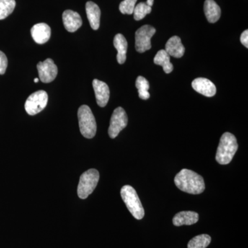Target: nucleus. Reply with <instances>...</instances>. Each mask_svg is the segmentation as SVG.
Listing matches in <instances>:
<instances>
[{
  "label": "nucleus",
  "instance_id": "1",
  "mask_svg": "<svg viewBox=\"0 0 248 248\" xmlns=\"http://www.w3.org/2000/svg\"><path fill=\"white\" fill-rule=\"evenodd\" d=\"M174 184L179 190L192 195H199L205 190L203 178L190 170L183 169L178 173Z\"/></svg>",
  "mask_w": 248,
  "mask_h": 248
},
{
  "label": "nucleus",
  "instance_id": "2",
  "mask_svg": "<svg viewBox=\"0 0 248 248\" xmlns=\"http://www.w3.org/2000/svg\"><path fill=\"white\" fill-rule=\"evenodd\" d=\"M237 150V140L234 135L230 133H225L222 135L217 148V162L221 165L230 164Z\"/></svg>",
  "mask_w": 248,
  "mask_h": 248
},
{
  "label": "nucleus",
  "instance_id": "3",
  "mask_svg": "<svg viewBox=\"0 0 248 248\" xmlns=\"http://www.w3.org/2000/svg\"><path fill=\"white\" fill-rule=\"evenodd\" d=\"M121 196L132 215L136 219H142L145 215L144 209L136 190L132 186H124L121 190Z\"/></svg>",
  "mask_w": 248,
  "mask_h": 248
},
{
  "label": "nucleus",
  "instance_id": "4",
  "mask_svg": "<svg viewBox=\"0 0 248 248\" xmlns=\"http://www.w3.org/2000/svg\"><path fill=\"white\" fill-rule=\"evenodd\" d=\"M78 116L81 135L87 139L94 138L97 132V124L90 107L81 106L78 110Z\"/></svg>",
  "mask_w": 248,
  "mask_h": 248
},
{
  "label": "nucleus",
  "instance_id": "5",
  "mask_svg": "<svg viewBox=\"0 0 248 248\" xmlns=\"http://www.w3.org/2000/svg\"><path fill=\"white\" fill-rule=\"evenodd\" d=\"M99 179V173L97 170L90 169L83 173L80 177L78 187V195L81 200H85L93 193L97 187Z\"/></svg>",
  "mask_w": 248,
  "mask_h": 248
},
{
  "label": "nucleus",
  "instance_id": "6",
  "mask_svg": "<svg viewBox=\"0 0 248 248\" xmlns=\"http://www.w3.org/2000/svg\"><path fill=\"white\" fill-rule=\"evenodd\" d=\"M48 94L44 91H39L31 94L25 102V110L29 115H35L45 108L48 103Z\"/></svg>",
  "mask_w": 248,
  "mask_h": 248
},
{
  "label": "nucleus",
  "instance_id": "7",
  "mask_svg": "<svg viewBox=\"0 0 248 248\" xmlns=\"http://www.w3.org/2000/svg\"><path fill=\"white\" fill-rule=\"evenodd\" d=\"M156 32V29L150 25H144L135 32V49L140 53L151 48V39Z\"/></svg>",
  "mask_w": 248,
  "mask_h": 248
},
{
  "label": "nucleus",
  "instance_id": "8",
  "mask_svg": "<svg viewBox=\"0 0 248 248\" xmlns=\"http://www.w3.org/2000/svg\"><path fill=\"white\" fill-rule=\"evenodd\" d=\"M128 116L123 108L118 107L114 110L111 117L108 135L110 138L115 139L128 124Z\"/></svg>",
  "mask_w": 248,
  "mask_h": 248
},
{
  "label": "nucleus",
  "instance_id": "9",
  "mask_svg": "<svg viewBox=\"0 0 248 248\" xmlns=\"http://www.w3.org/2000/svg\"><path fill=\"white\" fill-rule=\"evenodd\" d=\"M39 77L43 83L52 82L58 76V67L52 59H47L45 61L40 62L37 65Z\"/></svg>",
  "mask_w": 248,
  "mask_h": 248
},
{
  "label": "nucleus",
  "instance_id": "10",
  "mask_svg": "<svg viewBox=\"0 0 248 248\" xmlns=\"http://www.w3.org/2000/svg\"><path fill=\"white\" fill-rule=\"evenodd\" d=\"M93 86L98 105L100 107H105L110 98L108 86L104 81L95 79L93 80Z\"/></svg>",
  "mask_w": 248,
  "mask_h": 248
},
{
  "label": "nucleus",
  "instance_id": "11",
  "mask_svg": "<svg viewBox=\"0 0 248 248\" xmlns=\"http://www.w3.org/2000/svg\"><path fill=\"white\" fill-rule=\"evenodd\" d=\"M63 25L68 32H74L82 25L81 16L76 11L66 10L62 15Z\"/></svg>",
  "mask_w": 248,
  "mask_h": 248
},
{
  "label": "nucleus",
  "instance_id": "12",
  "mask_svg": "<svg viewBox=\"0 0 248 248\" xmlns=\"http://www.w3.org/2000/svg\"><path fill=\"white\" fill-rule=\"evenodd\" d=\"M192 86L195 91L205 97H211L215 95L217 89L215 85L206 78H197L192 82Z\"/></svg>",
  "mask_w": 248,
  "mask_h": 248
},
{
  "label": "nucleus",
  "instance_id": "13",
  "mask_svg": "<svg viewBox=\"0 0 248 248\" xmlns=\"http://www.w3.org/2000/svg\"><path fill=\"white\" fill-rule=\"evenodd\" d=\"M32 39L39 45H43L48 42L51 35V29L48 24L40 23L35 24L31 30Z\"/></svg>",
  "mask_w": 248,
  "mask_h": 248
},
{
  "label": "nucleus",
  "instance_id": "14",
  "mask_svg": "<svg viewBox=\"0 0 248 248\" xmlns=\"http://www.w3.org/2000/svg\"><path fill=\"white\" fill-rule=\"evenodd\" d=\"M86 11L91 28L93 30H97L100 26L101 11L99 6L93 1H88Z\"/></svg>",
  "mask_w": 248,
  "mask_h": 248
},
{
  "label": "nucleus",
  "instance_id": "15",
  "mask_svg": "<svg viewBox=\"0 0 248 248\" xmlns=\"http://www.w3.org/2000/svg\"><path fill=\"white\" fill-rule=\"evenodd\" d=\"M199 221L198 213L192 211H183L177 213L172 219L174 226H191Z\"/></svg>",
  "mask_w": 248,
  "mask_h": 248
},
{
  "label": "nucleus",
  "instance_id": "16",
  "mask_svg": "<svg viewBox=\"0 0 248 248\" xmlns=\"http://www.w3.org/2000/svg\"><path fill=\"white\" fill-rule=\"evenodd\" d=\"M165 50L169 53L170 56L181 58L185 53V47L182 45L181 39L177 36H174L168 41Z\"/></svg>",
  "mask_w": 248,
  "mask_h": 248
},
{
  "label": "nucleus",
  "instance_id": "17",
  "mask_svg": "<svg viewBox=\"0 0 248 248\" xmlns=\"http://www.w3.org/2000/svg\"><path fill=\"white\" fill-rule=\"evenodd\" d=\"M113 45L117 50V60L120 64H123L126 60L128 42L122 34H117L114 38Z\"/></svg>",
  "mask_w": 248,
  "mask_h": 248
},
{
  "label": "nucleus",
  "instance_id": "18",
  "mask_svg": "<svg viewBox=\"0 0 248 248\" xmlns=\"http://www.w3.org/2000/svg\"><path fill=\"white\" fill-rule=\"evenodd\" d=\"M204 13L210 23L217 22L221 17V9L214 0H205L204 3Z\"/></svg>",
  "mask_w": 248,
  "mask_h": 248
},
{
  "label": "nucleus",
  "instance_id": "19",
  "mask_svg": "<svg viewBox=\"0 0 248 248\" xmlns=\"http://www.w3.org/2000/svg\"><path fill=\"white\" fill-rule=\"evenodd\" d=\"M154 63L156 65L161 66L165 73L169 74L173 71V65L170 62V58L165 50H160L154 58Z\"/></svg>",
  "mask_w": 248,
  "mask_h": 248
},
{
  "label": "nucleus",
  "instance_id": "20",
  "mask_svg": "<svg viewBox=\"0 0 248 248\" xmlns=\"http://www.w3.org/2000/svg\"><path fill=\"white\" fill-rule=\"evenodd\" d=\"M211 243V237L208 234H200L192 238L187 244V248H206Z\"/></svg>",
  "mask_w": 248,
  "mask_h": 248
},
{
  "label": "nucleus",
  "instance_id": "21",
  "mask_svg": "<svg viewBox=\"0 0 248 248\" xmlns=\"http://www.w3.org/2000/svg\"><path fill=\"white\" fill-rule=\"evenodd\" d=\"M135 84H136V87L138 89L139 97L141 98V99H144V100L149 99L151 94L148 92V90L150 89V84L148 80L143 77L139 76Z\"/></svg>",
  "mask_w": 248,
  "mask_h": 248
},
{
  "label": "nucleus",
  "instance_id": "22",
  "mask_svg": "<svg viewBox=\"0 0 248 248\" xmlns=\"http://www.w3.org/2000/svg\"><path fill=\"white\" fill-rule=\"evenodd\" d=\"M16 5L15 0H0V20L5 19L12 14Z\"/></svg>",
  "mask_w": 248,
  "mask_h": 248
},
{
  "label": "nucleus",
  "instance_id": "23",
  "mask_svg": "<svg viewBox=\"0 0 248 248\" xmlns=\"http://www.w3.org/2000/svg\"><path fill=\"white\" fill-rule=\"evenodd\" d=\"M152 7L148 6L144 2H141L137 5L134 9V19L137 21L141 20L147 15L151 14Z\"/></svg>",
  "mask_w": 248,
  "mask_h": 248
},
{
  "label": "nucleus",
  "instance_id": "24",
  "mask_svg": "<svg viewBox=\"0 0 248 248\" xmlns=\"http://www.w3.org/2000/svg\"><path fill=\"white\" fill-rule=\"evenodd\" d=\"M138 0H124L120 4V11L122 14H133L135 4Z\"/></svg>",
  "mask_w": 248,
  "mask_h": 248
},
{
  "label": "nucleus",
  "instance_id": "25",
  "mask_svg": "<svg viewBox=\"0 0 248 248\" xmlns=\"http://www.w3.org/2000/svg\"><path fill=\"white\" fill-rule=\"evenodd\" d=\"M8 66V60L6 55L0 50V75H4Z\"/></svg>",
  "mask_w": 248,
  "mask_h": 248
},
{
  "label": "nucleus",
  "instance_id": "26",
  "mask_svg": "<svg viewBox=\"0 0 248 248\" xmlns=\"http://www.w3.org/2000/svg\"><path fill=\"white\" fill-rule=\"evenodd\" d=\"M241 42L244 46L248 48V31L246 30L244 31L241 35Z\"/></svg>",
  "mask_w": 248,
  "mask_h": 248
},
{
  "label": "nucleus",
  "instance_id": "27",
  "mask_svg": "<svg viewBox=\"0 0 248 248\" xmlns=\"http://www.w3.org/2000/svg\"><path fill=\"white\" fill-rule=\"evenodd\" d=\"M153 3H154V0H147L146 4L148 5V6H153Z\"/></svg>",
  "mask_w": 248,
  "mask_h": 248
},
{
  "label": "nucleus",
  "instance_id": "28",
  "mask_svg": "<svg viewBox=\"0 0 248 248\" xmlns=\"http://www.w3.org/2000/svg\"><path fill=\"white\" fill-rule=\"evenodd\" d=\"M39 80H40V79H39V78H35V79H34V82L37 83V82H38Z\"/></svg>",
  "mask_w": 248,
  "mask_h": 248
}]
</instances>
